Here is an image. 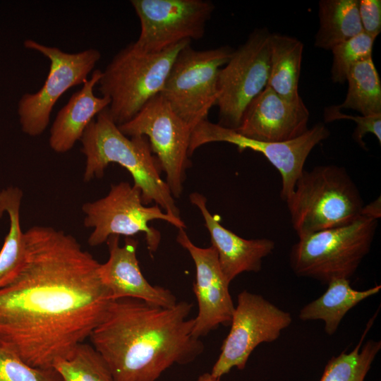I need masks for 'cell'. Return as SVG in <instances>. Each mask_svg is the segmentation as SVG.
I'll use <instances>...</instances> for the list:
<instances>
[{
  "instance_id": "603a6c76",
  "label": "cell",
  "mask_w": 381,
  "mask_h": 381,
  "mask_svg": "<svg viewBox=\"0 0 381 381\" xmlns=\"http://www.w3.org/2000/svg\"><path fill=\"white\" fill-rule=\"evenodd\" d=\"M22 190L10 186L0 191V217L7 213L9 230L0 250V289L8 284L19 272L25 259L24 232L20 222Z\"/></svg>"
},
{
  "instance_id": "3957f363",
  "label": "cell",
  "mask_w": 381,
  "mask_h": 381,
  "mask_svg": "<svg viewBox=\"0 0 381 381\" xmlns=\"http://www.w3.org/2000/svg\"><path fill=\"white\" fill-rule=\"evenodd\" d=\"M80 141L85 157V181L102 177L109 164H119L131 174L145 205L155 202L166 213L180 217L147 137L124 135L107 108L89 123Z\"/></svg>"
},
{
  "instance_id": "30bf717a",
  "label": "cell",
  "mask_w": 381,
  "mask_h": 381,
  "mask_svg": "<svg viewBox=\"0 0 381 381\" xmlns=\"http://www.w3.org/2000/svg\"><path fill=\"white\" fill-rule=\"evenodd\" d=\"M50 61L49 74L42 87L34 93H25L18 103V115L23 132L30 136L46 130L57 100L71 87L83 84L101 58L99 50L90 48L77 53L65 52L55 47L29 39L23 42Z\"/></svg>"
},
{
  "instance_id": "d4e9b609",
  "label": "cell",
  "mask_w": 381,
  "mask_h": 381,
  "mask_svg": "<svg viewBox=\"0 0 381 381\" xmlns=\"http://www.w3.org/2000/svg\"><path fill=\"white\" fill-rule=\"evenodd\" d=\"M348 91L339 109H351L362 116L381 114V81L373 58L356 63L346 77Z\"/></svg>"
},
{
  "instance_id": "f1b7e54d",
  "label": "cell",
  "mask_w": 381,
  "mask_h": 381,
  "mask_svg": "<svg viewBox=\"0 0 381 381\" xmlns=\"http://www.w3.org/2000/svg\"><path fill=\"white\" fill-rule=\"evenodd\" d=\"M339 119H351L357 124L353 138L360 145L365 146L363 138L368 133L375 135L380 145L381 144V114L357 116L349 115L341 113L337 105H332L325 109L324 120L326 123Z\"/></svg>"
},
{
  "instance_id": "e0dca14e",
  "label": "cell",
  "mask_w": 381,
  "mask_h": 381,
  "mask_svg": "<svg viewBox=\"0 0 381 381\" xmlns=\"http://www.w3.org/2000/svg\"><path fill=\"white\" fill-rule=\"evenodd\" d=\"M106 243L109 255L100 263L99 274L112 300L133 298L164 308L176 305V297L169 289L150 284L143 276L136 255L137 240L126 237L121 246L119 236H111Z\"/></svg>"
},
{
  "instance_id": "d6986e66",
  "label": "cell",
  "mask_w": 381,
  "mask_h": 381,
  "mask_svg": "<svg viewBox=\"0 0 381 381\" xmlns=\"http://www.w3.org/2000/svg\"><path fill=\"white\" fill-rule=\"evenodd\" d=\"M102 71L95 70L81 89L74 92L57 113L50 129L49 143L57 153H64L80 141L89 123L102 111L108 108L110 100L107 97H97L94 88L97 85Z\"/></svg>"
},
{
  "instance_id": "7c38bea8",
  "label": "cell",
  "mask_w": 381,
  "mask_h": 381,
  "mask_svg": "<svg viewBox=\"0 0 381 381\" xmlns=\"http://www.w3.org/2000/svg\"><path fill=\"white\" fill-rule=\"evenodd\" d=\"M126 136L147 138L157 157L166 183L174 198L183 190L186 171L190 166L189 145L192 129L158 94L152 98L129 121L118 126Z\"/></svg>"
},
{
  "instance_id": "f546056e",
  "label": "cell",
  "mask_w": 381,
  "mask_h": 381,
  "mask_svg": "<svg viewBox=\"0 0 381 381\" xmlns=\"http://www.w3.org/2000/svg\"><path fill=\"white\" fill-rule=\"evenodd\" d=\"M358 8L363 32L375 40L381 32V1L358 0Z\"/></svg>"
},
{
  "instance_id": "8fae6325",
  "label": "cell",
  "mask_w": 381,
  "mask_h": 381,
  "mask_svg": "<svg viewBox=\"0 0 381 381\" xmlns=\"http://www.w3.org/2000/svg\"><path fill=\"white\" fill-rule=\"evenodd\" d=\"M291 322L290 313L262 295L246 290L240 292L229 332L210 373L221 378L234 368L243 370L251 353L258 345L277 340Z\"/></svg>"
},
{
  "instance_id": "8992f818",
  "label": "cell",
  "mask_w": 381,
  "mask_h": 381,
  "mask_svg": "<svg viewBox=\"0 0 381 381\" xmlns=\"http://www.w3.org/2000/svg\"><path fill=\"white\" fill-rule=\"evenodd\" d=\"M377 226V219L361 215L351 224L298 238L289 254L292 271L324 284L350 279L368 254Z\"/></svg>"
},
{
  "instance_id": "ba28073f",
  "label": "cell",
  "mask_w": 381,
  "mask_h": 381,
  "mask_svg": "<svg viewBox=\"0 0 381 381\" xmlns=\"http://www.w3.org/2000/svg\"><path fill=\"white\" fill-rule=\"evenodd\" d=\"M82 210L85 226L94 229L87 240L91 246L102 244L111 236L131 237L143 233L152 254L159 247L161 234L148 225L150 222L163 220L178 229L186 228L180 217L166 213L157 205L145 206L140 190L128 182L111 185L105 197L85 203Z\"/></svg>"
},
{
  "instance_id": "7a4b0ae2",
  "label": "cell",
  "mask_w": 381,
  "mask_h": 381,
  "mask_svg": "<svg viewBox=\"0 0 381 381\" xmlns=\"http://www.w3.org/2000/svg\"><path fill=\"white\" fill-rule=\"evenodd\" d=\"M193 303L164 308L144 301L113 300L90 336L115 381H157L174 365H187L204 351L192 334Z\"/></svg>"
},
{
  "instance_id": "7402d4cb",
  "label": "cell",
  "mask_w": 381,
  "mask_h": 381,
  "mask_svg": "<svg viewBox=\"0 0 381 381\" xmlns=\"http://www.w3.org/2000/svg\"><path fill=\"white\" fill-rule=\"evenodd\" d=\"M358 6V0L320 1V27L315 36V46L332 50L363 32Z\"/></svg>"
},
{
  "instance_id": "4316f807",
  "label": "cell",
  "mask_w": 381,
  "mask_h": 381,
  "mask_svg": "<svg viewBox=\"0 0 381 381\" xmlns=\"http://www.w3.org/2000/svg\"><path fill=\"white\" fill-rule=\"evenodd\" d=\"M375 40L361 32L332 49L331 79L334 83L346 80L351 68L357 62L372 58Z\"/></svg>"
},
{
  "instance_id": "4dcf8cb0",
  "label": "cell",
  "mask_w": 381,
  "mask_h": 381,
  "mask_svg": "<svg viewBox=\"0 0 381 381\" xmlns=\"http://www.w3.org/2000/svg\"><path fill=\"white\" fill-rule=\"evenodd\" d=\"M380 197L371 202L366 206H363L361 215L378 219L381 216Z\"/></svg>"
},
{
  "instance_id": "2e32d148",
  "label": "cell",
  "mask_w": 381,
  "mask_h": 381,
  "mask_svg": "<svg viewBox=\"0 0 381 381\" xmlns=\"http://www.w3.org/2000/svg\"><path fill=\"white\" fill-rule=\"evenodd\" d=\"M309 117L301 98L289 101L266 86L248 105L240 126L234 130L256 140L285 142L308 131Z\"/></svg>"
},
{
  "instance_id": "ac0fdd59",
  "label": "cell",
  "mask_w": 381,
  "mask_h": 381,
  "mask_svg": "<svg viewBox=\"0 0 381 381\" xmlns=\"http://www.w3.org/2000/svg\"><path fill=\"white\" fill-rule=\"evenodd\" d=\"M190 202L200 210L215 249L222 271L230 284L238 275L245 272H258L262 267V259L270 255L275 246L268 238L246 239L224 227L219 218L212 215L207 207L206 198L193 193Z\"/></svg>"
},
{
  "instance_id": "9a60e30c",
  "label": "cell",
  "mask_w": 381,
  "mask_h": 381,
  "mask_svg": "<svg viewBox=\"0 0 381 381\" xmlns=\"http://www.w3.org/2000/svg\"><path fill=\"white\" fill-rule=\"evenodd\" d=\"M178 230L176 241L188 252L195 267L193 289L198 313L194 318L192 334L200 339L220 325H229L235 306L229 290L230 284L222 271L215 249L212 246H197L184 229Z\"/></svg>"
},
{
  "instance_id": "44dd1931",
  "label": "cell",
  "mask_w": 381,
  "mask_h": 381,
  "mask_svg": "<svg viewBox=\"0 0 381 381\" xmlns=\"http://www.w3.org/2000/svg\"><path fill=\"white\" fill-rule=\"evenodd\" d=\"M303 44L298 39L277 33L270 37V75L267 85L289 101L301 97L298 83Z\"/></svg>"
},
{
  "instance_id": "52a82bcc",
  "label": "cell",
  "mask_w": 381,
  "mask_h": 381,
  "mask_svg": "<svg viewBox=\"0 0 381 381\" xmlns=\"http://www.w3.org/2000/svg\"><path fill=\"white\" fill-rule=\"evenodd\" d=\"M234 50L229 46L196 50L190 44L177 54L160 94L192 131L216 105L218 73Z\"/></svg>"
},
{
  "instance_id": "1f68e13d",
  "label": "cell",
  "mask_w": 381,
  "mask_h": 381,
  "mask_svg": "<svg viewBox=\"0 0 381 381\" xmlns=\"http://www.w3.org/2000/svg\"><path fill=\"white\" fill-rule=\"evenodd\" d=\"M196 381H222L221 378H217L211 375L210 373H204L201 374Z\"/></svg>"
},
{
  "instance_id": "ffe728a7",
  "label": "cell",
  "mask_w": 381,
  "mask_h": 381,
  "mask_svg": "<svg viewBox=\"0 0 381 381\" xmlns=\"http://www.w3.org/2000/svg\"><path fill=\"white\" fill-rule=\"evenodd\" d=\"M327 285V290L320 297L301 309L298 318L304 322L323 321L325 332L329 336L335 334L342 319L351 309L378 294L381 289V285H376L366 290H356L347 279H335Z\"/></svg>"
},
{
  "instance_id": "cb8c5ba5",
  "label": "cell",
  "mask_w": 381,
  "mask_h": 381,
  "mask_svg": "<svg viewBox=\"0 0 381 381\" xmlns=\"http://www.w3.org/2000/svg\"><path fill=\"white\" fill-rule=\"evenodd\" d=\"M379 310L368 321L357 345L350 352L343 351L327 363L320 381H365L381 349V341L364 339L373 327Z\"/></svg>"
},
{
  "instance_id": "83f0119b",
  "label": "cell",
  "mask_w": 381,
  "mask_h": 381,
  "mask_svg": "<svg viewBox=\"0 0 381 381\" xmlns=\"http://www.w3.org/2000/svg\"><path fill=\"white\" fill-rule=\"evenodd\" d=\"M0 381H63L53 368L30 366L0 339Z\"/></svg>"
},
{
  "instance_id": "9c48e42d",
  "label": "cell",
  "mask_w": 381,
  "mask_h": 381,
  "mask_svg": "<svg viewBox=\"0 0 381 381\" xmlns=\"http://www.w3.org/2000/svg\"><path fill=\"white\" fill-rule=\"evenodd\" d=\"M270 34L265 28L253 30L220 68L216 105L222 126L238 128L248 105L267 85Z\"/></svg>"
},
{
  "instance_id": "5b68a950",
  "label": "cell",
  "mask_w": 381,
  "mask_h": 381,
  "mask_svg": "<svg viewBox=\"0 0 381 381\" xmlns=\"http://www.w3.org/2000/svg\"><path fill=\"white\" fill-rule=\"evenodd\" d=\"M190 42L158 53L145 52L131 42L113 57L97 85L102 96L110 100L108 111L117 126L132 119L162 92L177 54Z\"/></svg>"
},
{
  "instance_id": "484cf974",
  "label": "cell",
  "mask_w": 381,
  "mask_h": 381,
  "mask_svg": "<svg viewBox=\"0 0 381 381\" xmlns=\"http://www.w3.org/2000/svg\"><path fill=\"white\" fill-rule=\"evenodd\" d=\"M52 368L63 381H115L102 355L92 344L81 343L67 358H60Z\"/></svg>"
},
{
  "instance_id": "277c9868",
  "label": "cell",
  "mask_w": 381,
  "mask_h": 381,
  "mask_svg": "<svg viewBox=\"0 0 381 381\" xmlns=\"http://www.w3.org/2000/svg\"><path fill=\"white\" fill-rule=\"evenodd\" d=\"M298 238L352 223L361 216V194L342 167L303 170L286 200Z\"/></svg>"
},
{
  "instance_id": "5bb4252c",
  "label": "cell",
  "mask_w": 381,
  "mask_h": 381,
  "mask_svg": "<svg viewBox=\"0 0 381 381\" xmlns=\"http://www.w3.org/2000/svg\"><path fill=\"white\" fill-rule=\"evenodd\" d=\"M140 23L134 44L148 53H158L183 41L199 40L214 10L207 0H131Z\"/></svg>"
},
{
  "instance_id": "4fadbf2b",
  "label": "cell",
  "mask_w": 381,
  "mask_h": 381,
  "mask_svg": "<svg viewBox=\"0 0 381 381\" xmlns=\"http://www.w3.org/2000/svg\"><path fill=\"white\" fill-rule=\"evenodd\" d=\"M330 134L324 123H318L301 135L285 142L270 143L246 137L236 130L225 128L206 119L192 131L190 156L205 144L224 142L236 145L239 151L246 149L261 153L278 170L282 178L281 198L286 202L292 193L312 150Z\"/></svg>"
},
{
  "instance_id": "6da1fadb",
  "label": "cell",
  "mask_w": 381,
  "mask_h": 381,
  "mask_svg": "<svg viewBox=\"0 0 381 381\" xmlns=\"http://www.w3.org/2000/svg\"><path fill=\"white\" fill-rule=\"evenodd\" d=\"M24 240L23 264L0 289V339L30 366L52 368L90 337L113 300L100 263L72 235L35 226Z\"/></svg>"
}]
</instances>
